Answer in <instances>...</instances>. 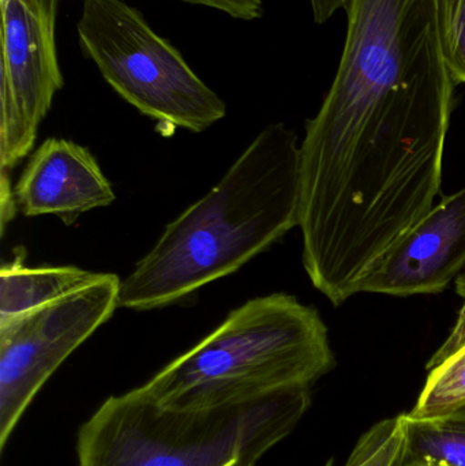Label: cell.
<instances>
[{
	"mask_svg": "<svg viewBox=\"0 0 465 466\" xmlns=\"http://www.w3.org/2000/svg\"><path fill=\"white\" fill-rule=\"evenodd\" d=\"M299 224V145L269 125L220 182L164 229L122 279L119 307L149 311L177 303L239 270Z\"/></svg>",
	"mask_w": 465,
	"mask_h": 466,
	"instance_id": "cell-1",
	"label": "cell"
},
{
	"mask_svg": "<svg viewBox=\"0 0 465 466\" xmlns=\"http://www.w3.org/2000/svg\"><path fill=\"white\" fill-rule=\"evenodd\" d=\"M335 364L318 311L288 293H272L229 312L209 336L136 390L168 410H221L311 388Z\"/></svg>",
	"mask_w": 465,
	"mask_h": 466,
	"instance_id": "cell-2",
	"label": "cell"
},
{
	"mask_svg": "<svg viewBox=\"0 0 465 466\" xmlns=\"http://www.w3.org/2000/svg\"><path fill=\"white\" fill-rule=\"evenodd\" d=\"M310 405V388H298L239 407L177 410L133 389L79 427L78 466H257Z\"/></svg>",
	"mask_w": 465,
	"mask_h": 466,
	"instance_id": "cell-3",
	"label": "cell"
},
{
	"mask_svg": "<svg viewBox=\"0 0 465 466\" xmlns=\"http://www.w3.org/2000/svg\"><path fill=\"white\" fill-rule=\"evenodd\" d=\"M76 33L84 56L145 116L193 133L226 116L217 93L125 0H82Z\"/></svg>",
	"mask_w": 465,
	"mask_h": 466,
	"instance_id": "cell-4",
	"label": "cell"
},
{
	"mask_svg": "<svg viewBox=\"0 0 465 466\" xmlns=\"http://www.w3.org/2000/svg\"><path fill=\"white\" fill-rule=\"evenodd\" d=\"M120 282L101 273L59 300L0 320V451L46 380L119 309Z\"/></svg>",
	"mask_w": 465,
	"mask_h": 466,
	"instance_id": "cell-5",
	"label": "cell"
},
{
	"mask_svg": "<svg viewBox=\"0 0 465 466\" xmlns=\"http://www.w3.org/2000/svg\"><path fill=\"white\" fill-rule=\"evenodd\" d=\"M59 0H0V168L29 156L38 127L65 85L56 48Z\"/></svg>",
	"mask_w": 465,
	"mask_h": 466,
	"instance_id": "cell-6",
	"label": "cell"
},
{
	"mask_svg": "<svg viewBox=\"0 0 465 466\" xmlns=\"http://www.w3.org/2000/svg\"><path fill=\"white\" fill-rule=\"evenodd\" d=\"M465 266V187L442 197L379 262L360 292L409 298L444 292Z\"/></svg>",
	"mask_w": 465,
	"mask_h": 466,
	"instance_id": "cell-7",
	"label": "cell"
},
{
	"mask_svg": "<svg viewBox=\"0 0 465 466\" xmlns=\"http://www.w3.org/2000/svg\"><path fill=\"white\" fill-rule=\"evenodd\" d=\"M14 199L26 218L54 215L71 226L84 213L114 204L116 197L87 147L48 138L25 167Z\"/></svg>",
	"mask_w": 465,
	"mask_h": 466,
	"instance_id": "cell-8",
	"label": "cell"
},
{
	"mask_svg": "<svg viewBox=\"0 0 465 466\" xmlns=\"http://www.w3.org/2000/svg\"><path fill=\"white\" fill-rule=\"evenodd\" d=\"M100 276L76 266L30 268L25 254H18L0 268V320L59 300Z\"/></svg>",
	"mask_w": 465,
	"mask_h": 466,
	"instance_id": "cell-9",
	"label": "cell"
},
{
	"mask_svg": "<svg viewBox=\"0 0 465 466\" xmlns=\"http://www.w3.org/2000/svg\"><path fill=\"white\" fill-rule=\"evenodd\" d=\"M398 466H465V405L436 418L404 413Z\"/></svg>",
	"mask_w": 465,
	"mask_h": 466,
	"instance_id": "cell-10",
	"label": "cell"
},
{
	"mask_svg": "<svg viewBox=\"0 0 465 466\" xmlns=\"http://www.w3.org/2000/svg\"><path fill=\"white\" fill-rule=\"evenodd\" d=\"M464 405L465 344L429 370L417 404L407 415L415 419L436 418Z\"/></svg>",
	"mask_w": 465,
	"mask_h": 466,
	"instance_id": "cell-11",
	"label": "cell"
},
{
	"mask_svg": "<svg viewBox=\"0 0 465 466\" xmlns=\"http://www.w3.org/2000/svg\"><path fill=\"white\" fill-rule=\"evenodd\" d=\"M403 435V413L379 421L359 438L344 466H398ZM325 466H335V461Z\"/></svg>",
	"mask_w": 465,
	"mask_h": 466,
	"instance_id": "cell-12",
	"label": "cell"
},
{
	"mask_svg": "<svg viewBox=\"0 0 465 466\" xmlns=\"http://www.w3.org/2000/svg\"><path fill=\"white\" fill-rule=\"evenodd\" d=\"M442 43L453 82L465 84V0H442Z\"/></svg>",
	"mask_w": 465,
	"mask_h": 466,
	"instance_id": "cell-13",
	"label": "cell"
},
{
	"mask_svg": "<svg viewBox=\"0 0 465 466\" xmlns=\"http://www.w3.org/2000/svg\"><path fill=\"white\" fill-rule=\"evenodd\" d=\"M180 2L223 11L232 18L242 19V21H254L264 16L262 0H180Z\"/></svg>",
	"mask_w": 465,
	"mask_h": 466,
	"instance_id": "cell-14",
	"label": "cell"
},
{
	"mask_svg": "<svg viewBox=\"0 0 465 466\" xmlns=\"http://www.w3.org/2000/svg\"><path fill=\"white\" fill-rule=\"evenodd\" d=\"M458 287V293L464 299L463 306H461L460 312H459L458 320H456L455 326H453L452 331H450V337L447 341L441 345L439 350L434 353L433 358L428 363V370L431 367L437 366L441 363L445 358L452 355L455 350H458L461 345L465 344V277L458 279L456 282Z\"/></svg>",
	"mask_w": 465,
	"mask_h": 466,
	"instance_id": "cell-15",
	"label": "cell"
},
{
	"mask_svg": "<svg viewBox=\"0 0 465 466\" xmlns=\"http://www.w3.org/2000/svg\"><path fill=\"white\" fill-rule=\"evenodd\" d=\"M314 19L318 24L327 22L336 11L347 5V0H310Z\"/></svg>",
	"mask_w": 465,
	"mask_h": 466,
	"instance_id": "cell-16",
	"label": "cell"
},
{
	"mask_svg": "<svg viewBox=\"0 0 465 466\" xmlns=\"http://www.w3.org/2000/svg\"><path fill=\"white\" fill-rule=\"evenodd\" d=\"M234 466H243L242 464H235Z\"/></svg>",
	"mask_w": 465,
	"mask_h": 466,
	"instance_id": "cell-17",
	"label": "cell"
},
{
	"mask_svg": "<svg viewBox=\"0 0 465 466\" xmlns=\"http://www.w3.org/2000/svg\"><path fill=\"white\" fill-rule=\"evenodd\" d=\"M235 465V464H234ZM234 465H231V466H234Z\"/></svg>",
	"mask_w": 465,
	"mask_h": 466,
	"instance_id": "cell-18",
	"label": "cell"
}]
</instances>
